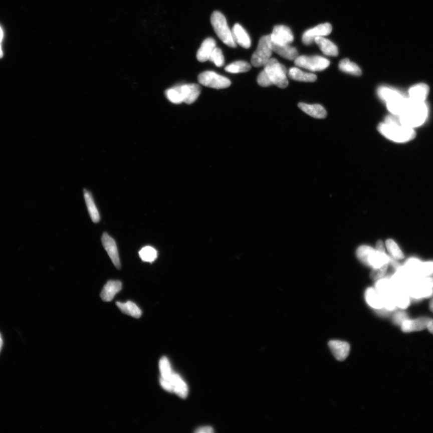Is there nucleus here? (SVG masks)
Here are the masks:
<instances>
[{
	"mask_svg": "<svg viewBox=\"0 0 433 433\" xmlns=\"http://www.w3.org/2000/svg\"><path fill=\"white\" fill-rule=\"evenodd\" d=\"M378 130L383 136L396 143L407 142L416 137L413 128L402 125L398 116L393 114L385 118L384 122L378 125Z\"/></svg>",
	"mask_w": 433,
	"mask_h": 433,
	"instance_id": "1",
	"label": "nucleus"
},
{
	"mask_svg": "<svg viewBox=\"0 0 433 433\" xmlns=\"http://www.w3.org/2000/svg\"><path fill=\"white\" fill-rule=\"evenodd\" d=\"M428 114V109L425 102H416L410 99L407 109L398 116L402 125L414 129L425 123Z\"/></svg>",
	"mask_w": 433,
	"mask_h": 433,
	"instance_id": "2",
	"label": "nucleus"
},
{
	"mask_svg": "<svg viewBox=\"0 0 433 433\" xmlns=\"http://www.w3.org/2000/svg\"><path fill=\"white\" fill-rule=\"evenodd\" d=\"M405 291L411 299H428L433 296V277L414 278L409 283Z\"/></svg>",
	"mask_w": 433,
	"mask_h": 433,
	"instance_id": "3",
	"label": "nucleus"
},
{
	"mask_svg": "<svg viewBox=\"0 0 433 433\" xmlns=\"http://www.w3.org/2000/svg\"><path fill=\"white\" fill-rule=\"evenodd\" d=\"M210 23L216 35L225 44L231 48L237 47L232 30L228 25L227 19L221 12H213L210 17Z\"/></svg>",
	"mask_w": 433,
	"mask_h": 433,
	"instance_id": "4",
	"label": "nucleus"
},
{
	"mask_svg": "<svg viewBox=\"0 0 433 433\" xmlns=\"http://www.w3.org/2000/svg\"><path fill=\"white\" fill-rule=\"evenodd\" d=\"M264 70L266 72L273 85L279 88H286L288 85L287 69L276 59L271 58L264 66Z\"/></svg>",
	"mask_w": 433,
	"mask_h": 433,
	"instance_id": "5",
	"label": "nucleus"
},
{
	"mask_svg": "<svg viewBox=\"0 0 433 433\" xmlns=\"http://www.w3.org/2000/svg\"><path fill=\"white\" fill-rule=\"evenodd\" d=\"M273 52L271 47L270 36H263L259 41L257 50L253 54L251 59L252 65L256 68L264 66L269 61Z\"/></svg>",
	"mask_w": 433,
	"mask_h": 433,
	"instance_id": "6",
	"label": "nucleus"
},
{
	"mask_svg": "<svg viewBox=\"0 0 433 433\" xmlns=\"http://www.w3.org/2000/svg\"><path fill=\"white\" fill-rule=\"evenodd\" d=\"M294 62L298 67L308 69L312 72L323 71L330 65L329 60L318 56H298L294 60Z\"/></svg>",
	"mask_w": 433,
	"mask_h": 433,
	"instance_id": "7",
	"label": "nucleus"
},
{
	"mask_svg": "<svg viewBox=\"0 0 433 433\" xmlns=\"http://www.w3.org/2000/svg\"><path fill=\"white\" fill-rule=\"evenodd\" d=\"M405 269L414 278H422L433 275V261L421 262L418 259L412 258L405 262Z\"/></svg>",
	"mask_w": 433,
	"mask_h": 433,
	"instance_id": "8",
	"label": "nucleus"
},
{
	"mask_svg": "<svg viewBox=\"0 0 433 433\" xmlns=\"http://www.w3.org/2000/svg\"><path fill=\"white\" fill-rule=\"evenodd\" d=\"M198 82L201 85L216 89L228 88L231 84L230 79L213 71H205L198 75Z\"/></svg>",
	"mask_w": 433,
	"mask_h": 433,
	"instance_id": "9",
	"label": "nucleus"
},
{
	"mask_svg": "<svg viewBox=\"0 0 433 433\" xmlns=\"http://www.w3.org/2000/svg\"><path fill=\"white\" fill-rule=\"evenodd\" d=\"M332 31V27L330 24H320L314 28L307 30L303 35L302 41L305 45L311 44L315 42L316 38L329 35Z\"/></svg>",
	"mask_w": 433,
	"mask_h": 433,
	"instance_id": "10",
	"label": "nucleus"
},
{
	"mask_svg": "<svg viewBox=\"0 0 433 433\" xmlns=\"http://www.w3.org/2000/svg\"><path fill=\"white\" fill-rule=\"evenodd\" d=\"M270 36L271 41L276 44H290L294 41L293 32L289 27L285 26H275Z\"/></svg>",
	"mask_w": 433,
	"mask_h": 433,
	"instance_id": "11",
	"label": "nucleus"
},
{
	"mask_svg": "<svg viewBox=\"0 0 433 433\" xmlns=\"http://www.w3.org/2000/svg\"><path fill=\"white\" fill-rule=\"evenodd\" d=\"M101 240L102 245H103L105 251H106L107 254L109 255L114 266L117 269H120L121 265H120L118 250H117L115 241L106 233L102 235Z\"/></svg>",
	"mask_w": 433,
	"mask_h": 433,
	"instance_id": "12",
	"label": "nucleus"
},
{
	"mask_svg": "<svg viewBox=\"0 0 433 433\" xmlns=\"http://www.w3.org/2000/svg\"><path fill=\"white\" fill-rule=\"evenodd\" d=\"M176 87L181 94L183 102L186 104L194 103L200 94V87L196 84H183Z\"/></svg>",
	"mask_w": 433,
	"mask_h": 433,
	"instance_id": "13",
	"label": "nucleus"
},
{
	"mask_svg": "<svg viewBox=\"0 0 433 433\" xmlns=\"http://www.w3.org/2000/svg\"><path fill=\"white\" fill-rule=\"evenodd\" d=\"M431 319L427 317H420L414 320L408 318L400 326L402 332L405 333L417 332L422 330L428 327Z\"/></svg>",
	"mask_w": 433,
	"mask_h": 433,
	"instance_id": "14",
	"label": "nucleus"
},
{
	"mask_svg": "<svg viewBox=\"0 0 433 433\" xmlns=\"http://www.w3.org/2000/svg\"><path fill=\"white\" fill-rule=\"evenodd\" d=\"M331 351L336 359L339 361L344 360L347 357L350 350V345L347 342L332 340L329 342Z\"/></svg>",
	"mask_w": 433,
	"mask_h": 433,
	"instance_id": "15",
	"label": "nucleus"
},
{
	"mask_svg": "<svg viewBox=\"0 0 433 433\" xmlns=\"http://www.w3.org/2000/svg\"><path fill=\"white\" fill-rule=\"evenodd\" d=\"M235 42L246 49L251 47V39L246 30L239 24H235L232 30Z\"/></svg>",
	"mask_w": 433,
	"mask_h": 433,
	"instance_id": "16",
	"label": "nucleus"
},
{
	"mask_svg": "<svg viewBox=\"0 0 433 433\" xmlns=\"http://www.w3.org/2000/svg\"><path fill=\"white\" fill-rule=\"evenodd\" d=\"M122 282L119 281H109L105 285L101 293V297L104 302H111L117 293L122 290Z\"/></svg>",
	"mask_w": 433,
	"mask_h": 433,
	"instance_id": "17",
	"label": "nucleus"
},
{
	"mask_svg": "<svg viewBox=\"0 0 433 433\" xmlns=\"http://www.w3.org/2000/svg\"><path fill=\"white\" fill-rule=\"evenodd\" d=\"M409 102L408 96H401L387 102V108L393 115L400 116L407 109Z\"/></svg>",
	"mask_w": 433,
	"mask_h": 433,
	"instance_id": "18",
	"label": "nucleus"
},
{
	"mask_svg": "<svg viewBox=\"0 0 433 433\" xmlns=\"http://www.w3.org/2000/svg\"><path fill=\"white\" fill-rule=\"evenodd\" d=\"M271 47L273 52H275L285 59L294 60L299 55L296 48L290 46V44H276L271 41Z\"/></svg>",
	"mask_w": 433,
	"mask_h": 433,
	"instance_id": "19",
	"label": "nucleus"
},
{
	"mask_svg": "<svg viewBox=\"0 0 433 433\" xmlns=\"http://www.w3.org/2000/svg\"><path fill=\"white\" fill-rule=\"evenodd\" d=\"M216 47V42L213 38H209L201 44L197 53V59L200 62H205L209 60L210 54Z\"/></svg>",
	"mask_w": 433,
	"mask_h": 433,
	"instance_id": "20",
	"label": "nucleus"
},
{
	"mask_svg": "<svg viewBox=\"0 0 433 433\" xmlns=\"http://www.w3.org/2000/svg\"><path fill=\"white\" fill-rule=\"evenodd\" d=\"M429 93V87L424 83L417 84L408 90V98L414 101L425 102Z\"/></svg>",
	"mask_w": 433,
	"mask_h": 433,
	"instance_id": "21",
	"label": "nucleus"
},
{
	"mask_svg": "<svg viewBox=\"0 0 433 433\" xmlns=\"http://www.w3.org/2000/svg\"><path fill=\"white\" fill-rule=\"evenodd\" d=\"M299 107L304 112L315 118L324 119L327 116L326 110L321 105L300 103Z\"/></svg>",
	"mask_w": 433,
	"mask_h": 433,
	"instance_id": "22",
	"label": "nucleus"
},
{
	"mask_svg": "<svg viewBox=\"0 0 433 433\" xmlns=\"http://www.w3.org/2000/svg\"><path fill=\"white\" fill-rule=\"evenodd\" d=\"M315 42L322 52L327 56L336 57L338 56V47L329 39L324 37H318L315 39Z\"/></svg>",
	"mask_w": 433,
	"mask_h": 433,
	"instance_id": "23",
	"label": "nucleus"
},
{
	"mask_svg": "<svg viewBox=\"0 0 433 433\" xmlns=\"http://www.w3.org/2000/svg\"><path fill=\"white\" fill-rule=\"evenodd\" d=\"M393 298L398 308L404 310L410 305V297L404 289L394 287Z\"/></svg>",
	"mask_w": 433,
	"mask_h": 433,
	"instance_id": "24",
	"label": "nucleus"
},
{
	"mask_svg": "<svg viewBox=\"0 0 433 433\" xmlns=\"http://www.w3.org/2000/svg\"><path fill=\"white\" fill-rule=\"evenodd\" d=\"M366 302L368 305L377 311L383 309V300L380 294L376 289L369 288L365 294Z\"/></svg>",
	"mask_w": 433,
	"mask_h": 433,
	"instance_id": "25",
	"label": "nucleus"
},
{
	"mask_svg": "<svg viewBox=\"0 0 433 433\" xmlns=\"http://www.w3.org/2000/svg\"><path fill=\"white\" fill-rule=\"evenodd\" d=\"M84 199L86 201V204L88 209V211L90 216V218L92 221L95 224L100 221V215L98 212L97 207H96L94 200L92 196L91 192L86 189L84 190Z\"/></svg>",
	"mask_w": 433,
	"mask_h": 433,
	"instance_id": "26",
	"label": "nucleus"
},
{
	"mask_svg": "<svg viewBox=\"0 0 433 433\" xmlns=\"http://www.w3.org/2000/svg\"><path fill=\"white\" fill-rule=\"evenodd\" d=\"M116 305L123 314L131 316L135 318H140L142 312L136 304L128 301L125 303L116 302Z\"/></svg>",
	"mask_w": 433,
	"mask_h": 433,
	"instance_id": "27",
	"label": "nucleus"
},
{
	"mask_svg": "<svg viewBox=\"0 0 433 433\" xmlns=\"http://www.w3.org/2000/svg\"><path fill=\"white\" fill-rule=\"evenodd\" d=\"M173 386L174 392L182 398H185L188 395V387L185 382L178 374L173 373L170 378Z\"/></svg>",
	"mask_w": 433,
	"mask_h": 433,
	"instance_id": "28",
	"label": "nucleus"
},
{
	"mask_svg": "<svg viewBox=\"0 0 433 433\" xmlns=\"http://www.w3.org/2000/svg\"><path fill=\"white\" fill-rule=\"evenodd\" d=\"M390 257L385 252L374 251L372 252L369 258V266L374 269L384 266L389 263Z\"/></svg>",
	"mask_w": 433,
	"mask_h": 433,
	"instance_id": "29",
	"label": "nucleus"
},
{
	"mask_svg": "<svg viewBox=\"0 0 433 433\" xmlns=\"http://www.w3.org/2000/svg\"><path fill=\"white\" fill-rule=\"evenodd\" d=\"M288 74L291 79L303 82H314L317 80V76L315 74L306 73L297 68H291Z\"/></svg>",
	"mask_w": 433,
	"mask_h": 433,
	"instance_id": "30",
	"label": "nucleus"
},
{
	"mask_svg": "<svg viewBox=\"0 0 433 433\" xmlns=\"http://www.w3.org/2000/svg\"><path fill=\"white\" fill-rule=\"evenodd\" d=\"M378 95L381 100L387 102L393 100V99L401 97L405 95L395 89L390 88L387 87H381L378 89Z\"/></svg>",
	"mask_w": 433,
	"mask_h": 433,
	"instance_id": "31",
	"label": "nucleus"
},
{
	"mask_svg": "<svg viewBox=\"0 0 433 433\" xmlns=\"http://www.w3.org/2000/svg\"><path fill=\"white\" fill-rule=\"evenodd\" d=\"M339 68L340 70L345 73L360 76L362 75V71L356 63L352 62L348 59H344L339 62Z\"/></svg>",
	"mask_w": 433,
	"mask_h": 433,
	"instance_id": "32",
	"label": "nucleus"
},
{
	"mask_svg": "<svg viewBox=\"0 0 433 433\" xmlns=\"http://www.w3.org/2000/svg\"><path fill=\"white\" fill-rule=\"evenodd\" d=\"M251 66L245 61H237L229 65L225 68V71L230 73H243L251 70Z\"/></svg>",
	"mask_w": 433,
	"mask_h": 433,
	"instance_id": "33",
	"label": "nucleus"
},
{
	"mask_svg": "<svg viewBox=\"0 0 433 433\" xmlns=\"http://www.w3.org/2000/svg\"><path fill=\"white\" fill-rule=\"evenodd\" d=\"M139 257L143 262L152 263L157 258V252L152 247L146 246L140 250Z\"/></svg>",
	"mask_w": 433,
	"mask_h": 433,
	"instance_id": "34",
	"label": "nucleus"
},
{
	"mask_svg": "<svg viewBox=\"0 0 433 433\" xmlns=\"http://www.w3.org/2000/svg\"><path fill=\"white\" fill-rule=\"evenodd\" d=\"M159 370L161 374V377L170 380L171 376H172L173 372L171 370L169 361H168L166 357H162L159 360Z\"/></svg>",
	"mask_w": 433,
	"mask_h": 433,
	"instance_id": "35",
	"label": "nucleus"
},
{
	"mask_svg": "<svg viewBox=\"0 0 433 433\" xmlns=\"http://www.w3.org/2000/svg\"><path fill=\"white\" fill-rule=\"evenodd\" d=\"M386 248L390 255L395 260H402L404 258V255L399 249L397 244L393 240L389 239L386 242Z\"/></svg>",
	"mask_w": 433,
	"mask_h": 433,
	"instance_id": "36",
	"label": "nucleus"
},
{
	"mask_svg": "<svg viewBox=\"0 0 433 433\" xmlns=\"http://www.w3.org/2000/svg\"><path fill=\"white\" fill-rule=\"evenodd\" d=\"M374 251V249H373L371 247L367 246H361L357 251V258H359V260L361 262H362L364 264L369 266V256L371 255L372 252Z\"/></svg>",
	"mask_w": 433,
	"mask_h": 433,
	"instance_id": "37",
	"label": "nucleus"
},
{
	"mask_svg": "<svg viewBox=\"0 0 433 433\" xmlns=\"http://www.w3.org/2000/svg\"><path fill=\"white\" fill-rule=\"evenodd\" d=\"M165 95L168 101L173 104H179L183 102L181 94L176 86L165 90Z\"/></svg>",
	"mask_w": 433,
	"mask_h": 433,
	"instance_id": "38",
	"label": "nucleus"
},
{
	"mask_svg": "<svg viewBox=\"0 0 433 433\" xmlns=\"http://www.w3.org/2000/svg\"><path fill=\"white\" fill-rule=\"evenodd\" d=\"M209 60L214 63L218 67H222L225 63V57L222 51L219 48L215 47L210 54Z\"/></svg>",
	"mask_w": 433,
	"mask_h": 433,
	"instance_id": "39",
	"label": "nucleus"
},
{
	"mask_svg": "<svg viewBox=\"0 0 433 433\" xmlns=\"http://www.w3.org/2000/svg\"><path fill=\"white\" fill-rule=\"evenodd\" d=\"M388 264H385L383 266L373 269L371 273V275H370L371 278L373 280H379L383 278L387 272Z\"/></svg>",
	"mask_w": 433,
	"mask_h": 433,
	"instance_id": "40",
	"label": "nucleus"
},
{
	"mask_svg": "<svg viewBox=\"0 0 433 433\" xmlns=\"http://www.w3.org/2000/svg\"><path fill=\"white\" fill-rule=\"evenodd\" d=\"M257 82L259 85L262 87H269L273 85L270 78L268 77L266 72L264 70L261 71L260 74L258 75Z\"/></svg>",
	"mask_w": 433,
	"mask_h": 433,
	"instance_id": "41",
	"label": "nucleus"
},
{
	"mask_svg": "<svg viewBox=\"0 0 433 433\" xmlns=\"http://www.w3.org/2000/svg\"><path fill=\"white\" fill-rule=\"evenodd\" d=\"M409 318L408 315L404 311L397 312L394 314L392 318L393 323L397 326H401L403 322Z\"/></svg>",
	"mask_w": 433,
	"mask_h": 433,
	"instance_id": "42",
	"label": "nucleus"
},
{
	"mask_svg": "<svg viewBox=\"0 0 433 433\" xmlns=\"http://www.w3.org/2000/svg\"><path fill=\"white\" fill-rule=\"evenodd\" d=\"M160 384L162 388L168 392H174L173 386L170 380H167L163 378H160Z\"/></svg>",
	"mask_w": 433,
	"mask_h": 433,
	"instance_id": "43",
	"label": "nucleus"
},
{
	"mask_svg": "<svg viewBox=\"0 0 433 433\" xmlns=\"http://www.w3.org/2000/svg\"><path fill=\"white\" fill-rule=\"evenodd\" d=\"M213 432V429L210 426H203L195 430V432L197 433H211Z\"/></svg>",
	"mask_w": 433,
	"mask_h": 433,
	"instance_id": "44",
	"label": "nucleus"
},
{
	"mask_svg": "<svg viewBox=\"0 0 433 433\" xmlns=\"http://www.w3.org/2000/svg\"><path fill=\"white\" fill-rule=\"evenodd\" d=\"M376 251H380L381 252H385L384 245L383 242H381V241H378V242L377 243V245H376Z\"/></svg>",
	"mask_w": 433,
	"mask_h": 433,
	"instance_id": "45",
	"label": "nucleus"
},
{
	"mask_svg": "<svg viewBox=\"0 0 433 433\" xmlns=\"http://www.w3.org/2000/svg\"><path fill=\"white\" fill-rule=\"evenodd\" d=\"M427 329H428L430 332L433 334V320H430L429 322L428 327H427Z\"/></svg>",
	"mask_w": 433,
	"mask_h": 433,
	"instance_id": "46",
	"label": "nucleus"
},
{
	"mask_svg": "<svg viewBox=\"0 0 433 433\" xmlns=\"http://www.w3.org/2000/svg\"><path fill=\"white\" fill-rule=\"evenodd\" d=\"M429 307L430 311L433 312V298H432V299L430 301Z\"/></svg>",
	"mask_w": 433,
	"mask_h": 433,
	"instance_id": "47",
	"label": "nucleus"
},
{
	"mask_svg": "<svg viewBox=\"0 0 433 433\" xmlns=\"http://www.w3.org/2000/svg\"><path fill=\"white\" fill-rule=\"evenodd\" d=\"M3 36V31H2V30L1 29V27H0V43H1V42L2 41Z\"/></svg>",
	"mask_w": 433,
	"mask_h": 433,
	"instance_id": "48",
	"label": "nucleus"
},
{
	"mask_svg": "<svg viewBox=\"0 0 433 433\" xmlns=\"http://www.w3.org/2000/svg\"><path fill=\"white\" fill-rule=\"evenodd\" d=\"M3 56V52L2 50L1 45H0V57H2Z\"/></svg>",
	"mask_w": 433,
	"mask_h": 433,
	"instance_id": "49",
	"label": "nucleus"
},
{
	"mask_svg": "<svg viewBox=\"0 0 433 433\" xmlns=\"http://www.w3.org/2000/svg\"><path fill=\"white\" fill-rule=\"evenodd\" d=\"M0 344H2V345H3V339H2V338L1 334H0Z\"/></svg>",
	"mask_w": 433,
	"mask_h": 433,
	"instance_id": "50",
	"label": "nucleus"
},
{
	"mask_svg": "<svg viewBox=\"0 0 433 433\" xmlns=\"http://www.w3.org/2000/svg\"><path fill=\"white\" fill-rule=\"evenodd\" d=\"M2 346H3L2 344H0V351H1V350H2Z\"/></svg>",
	"mask_w": 433,
	"mask_h": 433,
	"instance_id": "51",
	"label": "nucleus"
}]
</instances>
